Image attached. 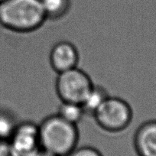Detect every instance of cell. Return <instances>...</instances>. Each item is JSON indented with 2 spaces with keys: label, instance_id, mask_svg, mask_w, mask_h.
Segmentation results:
<instances>
[{
  "label": "cell",
  "instance_id": "6da1fadb",
  "mask_svg": "<svg viewBox=\"0 0 156 156\" xmlns=\"http://www.w3.org/2000/svg\"><path fill=\"white\" fill-rule=\"evenodd\" d=\"M47 20L40 0H3L0 2V25L18 33L41 28Z\"/></svg>",
  "mask_w": 156,
  "mask_h": 156
},
{
  "label": "cell",
  "instance_id": "7a4b0ae2",
  "mask_svg": "<svg viewBox=\"0 0 156 156\" xmlns=\"http://www.w3.org/2000/svg\"><path fill=\"white\" fill-rule=\"evenodd\" d=\"M40 148L55 156H67L77 147L80 133L77 125L58 114L48 115L38 124Z\"/></svg>",
  "mask_w": 156,
  "mask_h": 156
},
{
  "label": "cell",
  "instance_id": "3957f363",
  "mask_svg": "<svg viewBox=\"0 0 156 156\" xmlns=\"http://www.w3.org/2000/svg\"><path fill=\"white\" fill-rule=\"evenodd\" d=\"M97 125L108 133H119L133 121V112L128 102L119 97L109 96L94 114Z\"/></svg>",
  "mask_w": 156,
  "mask_h": 156
},
{
  "label": "cell",
  "instance_id": "277c9868",
  "mask_svg": "<svg viewBox=\"0 0 156 156\" xmlns=\"http://www.w3.org/2000/svg\"><path fill=\"white\" fill-rule=\"evenodd\" d=\"M94 85L90 76L76 67L58 73L55 90L61 101L81 104Z\"/></svg>",
  "mask_w": 156,
  "mask_h": 156
},
{
  "label": "cell",
  "instance_id": "5b68a950",
  "mask_svg": "<svg viewBox=\"0 0 156 156\" xmlns=\"http://www.w3.org/2000/svg\"><path fill=\"white\" fill-rule=\"evenodd\" d=\"M9 142L19 156H28L40 149L38 125L31 121L19 122Z\"/></svg>",
  "mask_w": 156,
  "mask_h": 156
},
{
  "label": "cell",
  "instance_id": "8992f818",
  "mask_svg": "<svg viewBox=\"0 0 156 156\" xmlns=\"http://www.w3.org/2000/svg\"><path fill=\"white\" fill-rule=\"evenodd\" d=\"M80 55L76 46L67 41H61L52 47L49 55L51 68L57 73L77 67Z\"/></svg>",
  "mask_w": 156,
  "mask_h": 156
},
{
  "label": "cell",
  "instance_id": "52a82bcc",
  "mask_svg": "<svg viewBox=\"0 0 156 156\" xmlns=\"http://www.w3.org/2000/svg\"><path fill=\"white\" fill-rule=\"evenodd\" d=\"M133 145L138 156H156V119L139 126L135 133Z\"/></svg>",
  "mask_w": 156,
  "mask_h": 156
},
{
  "label": "cell",
  "instance_id": "ba28073f",
  "mask_svg": "<svg viewBox=\"0 0 156 156\" xmlns=\"http://www.w3.org/2000/svg\"><path fill=\"white\" fill-rule=\"evenodd\" d=\"M109 97V93L103 87L94 84L81 103L85 115L93 116Z\"/></svg>",
  "mask_w": 156,
  "mask_h": 156
},
{
  "label": "cell",
  "instance_id": "9c48e42d",
  "mask_svg": "<svg viewBox=\"0 0 156 156\" xmlns=\"http://www.w3.org/2000/svg\"><path fill=\"white\" fill-rule=\"evenodd\" d=\"M47 20H59L67 15L71 0H40Z\"/></svg>",
  "mask_w": 156,
  "mask_h": 156
},
{
  "label": "cell",
  "instance_id": "30bf717a",
  "mask_svg": "<svg viewBox=\"0 0 156 156\" xmlns=\"http://www.w3.org/2000/svg\"><path fill=\"white\" fill-rule=\"evenodd\" d=\"M57 114L64 120L75 125H77L85 115L81 104L62 101L58 106Z\"/></svg>",
  "mask_w": 156,
  "mask_h": 156
},
{
  "label": "cell",
  "instance_id": "8fae6325",
  "mask_svg": "<svg viewBox=\"0 0 156 156\" xmlns=\"http://www.w3.org/2000/svg\"><path fill=\"white\" fill-rule=\"evenodd\" d=\"M18 123L12 112L8 109H0V141H9Z\"/></svg>",
  "mask_w": 156,
  "mask_h": 156
},
{
  "label": "cell",
  "instance_id": "7c38bea8",
  "mask_svg": "<svg viewBox=\"0 0 156 156\" xmlns=\"http://www.w3.org/2000/svg\"><path fill=\"white\" fill-rule=\"evenodd\" d=\"M67 156H103V154L94 147L85 145V146L76 147Z\"/></svg>",
  "mask_w": 156,
  "mask_h": 156
},
{
  "label": "cell",
  "instance_id": "4fadbf2b",
  "mask_svg": "<svg viewBox=\"0 0 156 156\" xmlns=\"http://www.w3.org/2000/svg\"><path fill=\"white\" fill-rule=\"evenodd\" d=\"M0 156H19L9 141H0Z\"/></svg>",
  "mask_w": 156,
  "mask_h": 156
},
{
  "label": "cell",
  "instance_id": "5bb4252c",
  "mask_svg": "<svg viewBox=\"0 0 156 156\" xmlns=\"http://www.w3.org/2000/svg\"><path fill=\"white\" fill-rule=\"evenodd\" d=\"M28 156H55V155H53V154H50V153L47 152V151H44V150L40 148L39 150L36 151L35 152L32 153V154H31Z\"/></svg>",
  "mask_w": 156,
  "mask_h": 156
},
{
  "label": "cell",
  "instance_id": "9a60e30c",
  "mask_svg": "<svg viewBox=\"0 0 156 156\" xmlns=\"http://www.w3.org/2000/svg\"><path fill=\"white\" fill-rule=\"evenodd\" d=\"M2 1H3V0H0V2H2Z\"/></svg>",
  "mask_w": 156,
  "mask_h": 156
}]
</instances>
